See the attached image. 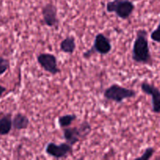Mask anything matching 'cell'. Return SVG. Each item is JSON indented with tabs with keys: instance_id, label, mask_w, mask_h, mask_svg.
<instances>
[{
	"instance_id": "obj_16",
	"label": "cell",
	"mask_w": 160,
	"mask_h": 160,
	"mask_svg": "<svg viewBox=\"0 0 160 160\" xmlns=\"http://www.w3.org/2000/svg\"><path fill=\"white\" fill-rule=\"evenodd\" d=\"M150 38H151V39L153 42L160 43V21L159 24H158L157 28L151 33Z\"/></svg>"
},
{
	"instance_id": "obj_18",
	"label": "cell",
	"mask_w": 160,
	"mask_h": 160,
	"mask_svg": "<svg viewBox=\"0 0 160 160\" xmlns=\"http://www.w3.org/2000/svg\"><path fill=\"white\" fill-rule=\"evenodd\" d=\"M131 1H140V0H131Z\"/></svg>"
},
{
	"instance_id": "obj_7",
	"label": "cell",
	"mask_w": 160,
	"mask_h": 160,
	"mask_svg": "<svg viewBox=\"0 0 160 160\" xmlns=\"http://www.w3.org/2000/svg\"><path fill=\"white\" fill-rule=\"evenodd\" d=\"M37 62L45 71L52 75H56L60 73V70L58 67L57 58L52 53H40L37 56Z\"/></svg>"
},
{
	"instance_id": "obj_13",
	"label": "cell",
	"mask_w": 160,
	"mask_h": 160,
	"mask_svg": "<svg viewBox=\"0 0 160 160\" xmlns=\"http://www.w3.org/2000/svg\"><path fill=\"white\" fill-rule=\"evenodd\" d=\"M77 119L76 114H65V115L60 116L58 118V123L61 128H65L67 127H70L75 121Z\"/></svg>"
},
{
	"instance_id": "obj_9",
	"label": "cell",
	"mask_w": 160,
	"mask_h": 160,
	"mask_svg": "<svg viewBox=\"0 0 160 160\" xmlns=\"http://www.w3.org/2000/svg\"><path fill=\"white\" fill-rule=\"evenodd\" d=\"M141 89L146 95L152 97V111L154 113H160V90L157 87L150 83L142 82Z\"/></svg>"
},
{
	"instance_id": "obj_5",
	"label": "cell",
	"mask_w": 160,
	"mask_h": 160,
	"mask_svg": "<svg viewBox=\"0 0 160 160\" xmlns=\"http://www.w3.org/2000/svg\"><path fill=\"white\" fill-rule=\"evenodd\" d=\"M111 50H112V44L109 38L102 33H98L95 36L92 48L84 52L83 57L84 59H89L95 53H98L102 56H104L109 54Z\"/></svg>"
},
{
	"instance_id": "obj_14",
	"label": "cell",
	"mask_w": 160,
	"mask_h": 160,
	"mask_svg": "<svg viewBox=\"0 0 160 160\" xmlns=\"http://www.w3.org/2000/svg\"><path fill=\"white\" fill-rule=\"evenodd\" d=\"M155 152H156V150H155V148H153V147H148V148L144 151L143 154H142L141 156H139V157L136 158L135 159H140V160L150 159L153 156Z\"/></svg>"
},
{
	"instance_id": "obj_2",
	"label": "cell",
	"mask_w": 160,
	"mask_h": 160,
	"mask_svg": "<svg viewBox=\"0 0 160 160\" xmlns=\"http://www.w3.org/2000/svg\"><path fill=\"white\" fill-rule=\"evenodd\" d=\"M91 131H92V126L90 123L86 120L83 121L79 127H73V128L67 127L62 128L64 140L72 146L78 144L81 139L85 138L90 134Z\"/></svg>"
},
{
	"instance_id": "obj_17",
	"label": "cell",
	"mask_w": 160,
	"mask_h": 160,
	"mask_svg": "<svg viewBox=\"0 0 160 160\" xmlns=\"http://www.w3.org/2000/svg\"><path fill=\"white\" fill-rule=\"evenodd\" d=\"M6 88H5L4 86H2V85H1V84H0V98H2V96L3 95V94L6 92Z\"/></svg>"
},
{
	"instance_id": "obj_6",
	"label": "cell",
	"mask_w": 160,
	"mask_h": 160,
	"mask_svg": "<svg viewBox=\"0 0 160 160\" xmlns=\"http://www.w3.org/2000/svg\"><path fill=\"white\" fill-rule=\"evenodd\" d=\"M45 153L55 159H65L73 154V146L67 142H62L59 145L49 142L45 147Z\"/></svg>"
},
{
	"instance_id": "obj_11",
	"label": "cell",
	"mask_w": 160,
	"mask_h": 160,
	"mask_svg": "<svg viewBox=\"0 0 160 160\" xmlns=\"http://www.w3.org/2000/svg\"><path fill=\"white\" fill-rule=\"evenodd\" d=\"M30 125V120L25 114L17 113L12 118V128L16 131H23Z\"/></svg>"
},
{
	"instance_id": "obj_8",
	"label": "cell",
	"mask_w": 160,
	"mask_h": 160,
	"mask_svg": "<svg viewBox=\"0 0 160 160\" xmlns=\"http://www.w3.org/2000/svg\"><path fill=\"white\" fill-rule=\"evenodd\" d=\"M42 23L49 28H57L59 25L57 8L51 2L46 3L42 9Z\"/></svg>"
},
{
	"instance_id": "obj_10",
	"label": "cell",
	"mask_w": 160,
	"mask_h": 160,
	"mask_svg": "<svg viewBox=\"0 0 160 160\" xmlns=\"http://www.w3.org/2000/svg\"><path fill=\"white\" fill-rule=\"evenodd\" d=\"M12 128V118L11 113L0 114V135H8Z\"/></svg>"
},
{
	"instance_id": "obj_1",
	"label": "cell",
	"mask_w": 160,
	"mask_h": 160,
	"mask_svg": "<svg viewBox=\"0 0 160 160\" xmlns=\"http://www.w3.org/2000/svg\"><path fill=\"white\" fill-rule=\"evenodd\" d=\"M132 59L137 63L152 65L151 52L148 40V32L145 29H139L136 32L132 48Z\"/></svg>"
},
{
	"instance_id": "obj_12",
	"label": "cell",
	"mask_w": 160,
	"mask_h": 160,
	"mask_svg": "<svg viewBox=\"0 0 160 160\" xmlns=\"http://www.w3.org/2000/svg\"><path fill=\"white\" fill-rule=\"evenodd\" d=\"M76 47L77 45L75 38L73 36H67L60 42L59 49L62 52L72 55L75 52Z\"/></svg>"
},
{
	"instance_id": "obj_4",
	"label": "cell",
	"mask_w": 160,
	"mask_h": 160,
	"mask_svg": "<svg viewBox=\"0 0 160 160\" xmlns=\"http://www.w3.org/2000/svg\"><path fill=\"white\" fill-rule=\"evenodd\" d=\"M106 11L113 12L122 20H128L135 9V5L131 0H112L106 3Z\"/></svg>"
},
{
	"instance_id": "obj_3",
	"label": "cell",
	"mask_w": 160,
	"mask_h": 160,
	"mask_svg": "<svg viewBox=\"0 0 160 160\" xmlns=\"http://www.w3.org/2000/svg\"><path fill=\"white\" fill-rule=\"evenodd\" d=\"M103 95L106 100L121 103L124 100L134 98L137 95V92L134 89L122 87L118 84H112L104 91Z\"/></svg>"
},
{
	"instance_id": "obj_15",
	"label": "cell",
	"mask_w": 160,
	"mask_h": 160,
	"mask_svg": "<svg viewBox=\"0 0 160 160\" xmlns=\"http://www.w3.org/2000/svg\"><path fill=\"white\" fill-rule=\"evenodd\" d=\"M9 66H10V62L9 59L0 57V76L4 74L9 70Z\"/></svg>"
}]
</instances>
